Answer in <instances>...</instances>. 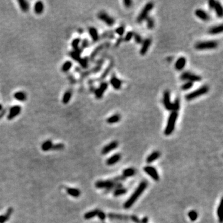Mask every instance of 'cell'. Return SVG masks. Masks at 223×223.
<instances>
[{"label":"cell","instance_id":"cell-1","mask_svg":"<svg viewBox=\"0 0 223 223\" xmlns=\"http://www.w3.org/2000/svg\"><path fill=\"white\" fill-rule=\"evenodd\" d=\"M147 181H142L140 183V184L138 186L137 189L135 190L133 193L131 195L130 198L126 201L125 203H124L123 207L125 209H128L129 208H131L133 206V204L136 202V201L137 200L138 198L141 196V195L145 190V189L147 188Z\"/></svg>","mask_w":223,"mask_h":223},{"label":"cell","instance_id":"cell-2","mask_svg":"<svg viewBox=\"0 0 223 223\" xmlns=\"http://www.w3.org/2000/svg\"><path fill=\"white\" fill-rule=\"evenodd\" d=\"M178 117V113L177 112L172 111L171 114L169 115V118H168L167 125L166 127V129L164 130V134L166 136H169L173 133L174 131L175 127H176V123L177 119Z\"/></svg>","mask_w":223,"mask_h":223},{"label":"cell","instance_id":"cell-3","mask_svg":"<svg viewBox=\"0 0 223 223\" xmlns=\"http://www.w3.org/2000/svg\"><path fill=\"white\" fill-rule=\"evenodd\" d=\"M208 91H209V87L206 86V85H205V86H203L199 88L196 90L187 94L185 95V99L188 101H192V100L199 97L202 95L206 94Z\"/></svg>","mask_w":223,"mask_h":223},{"label":"cell","instance_id":"cell-4","mask_svg":"<svg viewBox=\"0 0 223 223\" xmlns=\"http://www.w3.org/2000/svg\"><path fill=\"white\" fill-rule=\"evenodd\" d=\"M218 43L215 40H208V41H202L196 43L195 48L198 50H211L218 47Z\"/></svg>","mask_w":223,"mask_h":223},{"label":"cell","instance_id":"cell-5","mask_svg":"<svg viewBox=\"0 0 223 223\" xmlns=\"http://www.w3.org/2000/svg\"><path fill=\"white\" fill-rule=\"evenodd\" d=\"M154 8V4L152 2H149L146 4L145 6L143 8L141 13L139 14L138 16L137 19V22L138 23H141L144 20L146 19L147 17H148V14H150L153 8Z\"/></svg>","mask_w":223,"mask_h":223},{"label":"cell","instance_id":"cell-6","mask_svg":"<svg viewBox=\"0 0 223 223\" xmlns=\"http://www.w3.org/2000/svg\"><path fill=\"white\" fill-rule=\"evenodd\" d=\"M180 79L182 81H187L190 82H199L202 81V78L198 75L192 73L190 72H184L181 75Z\"/></svg>","mask_w":223,"mask_h":223},{"label":"cell","instance_id":"cell-7","mask_svg":"<svg viewBox=\"0 0 223 223\" xmlns=\"http://www.w3.org/2000/svg\"><path fill=\"white\" fill-rule=\"evenodd\" d=\"M97 17L99 20L105 23L107 26L111 27L115 24V19L112 17L110 16L109 15L104 11H101L97 15Z\"/></svg>","mask_w":223,"mask_h":223},{"label":"cell","instance_id":"cell-8","mask_svg":"<svg viewBox=\"0 0 223 223\" xmlns=\"http://www.w3.org/2000/svg\"><path fill=\"white\" fill-rule=\"evenodd\" d=\"M110 45V43L107 42L102 43V44L99 45V46H97V47L95 48L94 50L92 52V53H91V54L90 55V58H89V59H90V60H91V61L94 60L95 57H96V56H97L98 55H99V53L104 50V49L107 48L109 47Z\"/></svg>","mask_w":223,"mask_h":223},{"label":"cell","instance_id":"cell-9","mask_svg":"<svg viewBox=\"0 0 223 223\" xmlns=\"http://www.w3.org/2000/svg\"><path fill=\"white\" fill-rule=\"evenodd\" d=\"M108 86V84L107 82L103 81L101 83L99 88H97V89H95L94 91V94L95 97L97 99H100L103 97L104 94L105 93V91H107Z\"/></svg>","mask_w":223,"mask_h":223},{"label":"cell","instance_id":"cell-10","mask_svg":"<svg viewBox=\"0 0 223 223\" xmlns=\"http://www.w3.org/2000/svg\"><path fill=\"white\" fill-rule=\"evenodd\" d=\"M143 170L147 174H148L153 180L155 181H159L160 177L156 168L153 166H147L143 168Z\"/></svg>","mask_w":223,"mask_h":223},{"label":"cell","instance_id":"cell-11","mask_svg":"<svg viewBox=\"0 0 223 223\" xmlns=\"http://www.w3.org/2000/svg\"><path fill=\"white\" fill-rule=\"evenodd\" d=\"M163 104L167 110H173V104L170 101V94L169 91H165L164 92Z\"/></svg>","mask_w":223,"mask_h":223},{"label":"cell","instance_id":"cell-12","mask_svg":"<svg viewBox=\"0 0 223 223\" xmlns=\"http://www.w3.org/2000/svg\"><path fill=\"white\" fill-rule=\"evenodd\" d=\"M22 108L19 105H14L10 108L8 116H7V118L9 120H13V118L16 117L19 114L21 113Z\"/></svg>","mask_w":223,"mask_h":223},{"label":"cell","instance_id":"cell-13","mask_svg":"<svg viewBox=\"0 0 223 223\" xmlns=\"http://www.w3.org/2000/svg\"><path fill=\"white\" fill-rule=\"evenodd\" d=\"M114 183H116L113 181L112 179L106 180H99L95 183V186L97 189H106L111 187Z\"/></svg>","mask_w":223,"mask_h":223},{"label":"cell","instance_id":"cell-14","mask_svg":"<svg viewBox=\"0 0 223 223\" xmlns=\"http://www.w3.org/2000/svg\"><path fill=\"white\" fill-rule=\"evenodd\" d=\"M111 86L115 90H119L120 88H121V85H122V82L120 79H118V78L116 76L115 74H113L112 75L110 80Z\"/></svg>","mask_w":223,"mask_h":223},{"label":"cell","instance_id":"cell-15","mask_svg":"<svg viewBox=\"0 0 223 223\" xmlns=\"http://www.w3.org/2000/svg\"><path fill=\"white\" fill-rule=\"evenodd\" d=\"M118 143L117 141H112L111 143H110L109 144H107V145L104 146L103 149L102 150L101 153H102V154L103 155L108 154V153H110V152L112 151V150H115V149L117 148V147H118Z\"/></svg>","mask_w":223,"mask_h":223},{"label":"cell","instance_id":"cell-16","mask_svg":"<svg viewBox=\"0 0 223 223\" xmlns=\"http://www.w3.org/2000/svg\"><path fill=\"white\" fill-rule=\"evenodd\" d=\"M151 44V39L150 38L146 39L142 43V46L140 50V53L141 55H144L150 48Z\"/></svg>","mask_w":223,"mask_h":223},{"label":"cell","instance_id":"cell-17","mask_svg":"<svg viewBox=\"0 0 223 223\" xmlns=\"http://www.w3.org/2000/svg\"><path fill=\"white\" fill-rule=\"evenodd\" d=\"M195 15L196 16V17H198V18L202 19L203 21H208L210 19V16H209V14L207 13L206 11H205L204 10L201 9H198L195 11Z\"/></svg>","mask_w":223,"mask_h":223},{"label":"cell","instance_id":"cell-18","mask_svg":"<svg viewBox=\"0 0 223 223\" xmlns=\"http://www.w3.org/2000/svg\"><path fill=\"white\" fill-rule=\"evenodd\" d=\"M88 33L91 36L93 42H97L99 40V35L96 28L94 27H88Z\"/></svg>","mask_w":223,"mask_h":223},{"label":"cell","instance_id":"cell-19","mask_svg":"<svg viewBox=\"0 0 223 223\" xmlns=\"http://www.w3.org/2000/svg\"><path fill=\"white\" fill-rule=\"evenodd\" d=\"M187 63L186 58L183 56L178 58L175 63V68L177 71H182L185 67Z\"/></svg>","mask_w":223,"mask_h":223},{"label":"cell","instance_id":"cell-20","mask_svg":"<svg viewBox=\"0 0 223 223\" xmlns=\"http://www.w3.org/2000/svg\"><path fill=\"white\" fill-rule=\"evenodd\" d=\"M108 218L110 219H117V220H128L130 219V216L127 215H123L121 214H117L110 213L107 215Z\"/></svg>","mask_w":223,"mask_h":223},{"label":"cell","instance_id":"cell-21","mask_svg":"<svg viewBox=\"0 0 223 223\" xmlns=\"http://www.w3.org/2000/svg\"><path fill=\"white\" fill-rule=\"evenodd\" d=\"M121 154L117 153V154L113 155L110 157H109L107 160H106V164L108 166H112V165L115 164L117 162H118L121 159Z\"/></svg>","mask_w":223,"mask_h":223},{"label":"cell","instance_id":"cell-22","mask_svg":"<svg viewBox=\"0 0 223 223\" xmlns=\"http://www.w3.org/2000/svg\"><path fill=\"white\" fill-rule=\"evenodd\" d=\"M223 30V26L222 24H220L219 26H213V27H211L208 30V33L211 35H216L222 33Z\"/></svg>","mask_w":223,"mask_h":223},{"label":"cell","instance_id":"cell-23","mask_svg":"<svg viewBox=\"0 0 223 223\" xmlns=\"http://www.w3.org/2000/svg\"><path fill=\"white\" fill-rule=\"evenodd\" d=\"M160 156V152L157 151H155L153 152V153H152L151 154L147 157V159H146V162H147V163L148 164L153 163V162L157 160Z\"/></svg>","mask_w":223,"mask_h":223},{"label":"cell","instance_id":"cell-24","mask_svg":"<svg viewBox=\"0 0 223 223\" xmlns=\"http://www.w3.org/2000/svg\"><path fill=\"white\" fill-rule=\"evenodd\" d=\"M113 66H114V64H113L112 62H111V63H110L106 67V68L104 69V72L102 73V75H101V76H100L99 81H102L104 80V79H105V78H107V76H108V75H109L110 72L111 71L112 69Z\"/></svg>","mask_w":223,"mask_h":223},{"label":"cell","instance_id":"cell-25","mask_svg":"<svg viewBox=\"0 0 223 223\" xmlns=\"http://www.w3.org/2000/svg\"><path fill=\"white\" fill-rule=\"evenodd\" d=\"M72 95H73V91L71 89H69L65 92L62 98V102L64 104H68L71 99Z\"/></svg>","mask_w":223,"mask_h":223},{"label":"cell","instance_id":"cell-26","mask_svg":"<svg viewBox=\"0 0 223 223\" xmlns=\"http://www.w3.org/2000/svg\"><path fill=\"white\" fill-rule=\"evenodd\" d=\"M14 98L16 99L18 101H25L27 99V95L25 92H22V91H18V92H15L14 94Z\"/></svg>","mask_w":223,"mask_h":223},{"label":"cell","instance_id":"cell-27","mask_svg":"<svg viewBox=\"0 0 223 223\" xmlns=\"http://www.w3.org/2000/svg\"><path fill=\"white\" fill-rule=\"evenodd\" d=\"M44 9V5L42 1H37L34 5V11L36 14H40L43 13Z\"/></svg>","mask_w":223,"mask_h":223},{"label":"cell","instance_id":"cell-28","mask_svg":"<svg viewBox=\"0 0 223 223\" xmlns=\"http://www.w3.org/2000/svg\"><path fill=\"white\" fill-rule=\"evenodd\" d=\"M66 192L69 195L75 198L79 197L81 195L80 190L77 189H75V188H67Z\"/></svg>","mask_w":223,"mask_h":223},{"label":"cell","instance_id":"cell-29","mask_svg":"<svg viewBox=\"0 0 223 223\" xmlns=\"http://www.w3.org/2000/svg\"><path fill=\"white\" fill-rule=\"evenodd\" d=\"M120 119H121V116H120L119 114H114V115H112L111 117H108L107 119V122L108 124L116 123L120 121Z\"/></svg>","mask_w":223,"mask_h":223},{"label":"cell","instance_id":"cell-30","mask_svg":"<svg viewBox=\"0 0 223 223\" xmlns=\"http://www.w3.org/2000/svg\"><path fill=\"white\" fill-rule=\"evenodd\" d=\"M215 10L216 16L218 17H222L223 15V9L219 1H216L215 6Z\"/></svg>","mask_w":223,"mask_h":223},{"label":"cell","instance_id":"cell-31","mask_svg":"<svg viewBox=\"0 0 223 223\" xmlns=\"http://www.w3.org/2000/svg\"><path fill=\"white\" fill-rule=\"evenodd\" d=\"M18 3L21 10L24 13H27L29 9V4L25 0H19Z\"/></svg>","mask_w":223,"mask_h":223},{"label":"cell","instance_id":"cell-32","mask_svg":"<svg viewBox=\"0 0 223 223\" xmlns=\"http://www.w3.org/2000/svg\"><path fill=\"white\" fill-rule=\"evenodd\" d=\"M136 174V170L133 168H127V169H125L123 171L122 176L124 177H132L134 176Z\"/></svg>","mask_w":223,"mask_h":223},{"label":"cell","instance_id":"cell-33","mask_svg":"<svg viewBox=\"0 0 223 223\" xmlns=\"http://www.w3.org/2000/svg\"><path fill=\"white\" fill-rule=\"evenodd\" d=\"M121 187H123V185L121 183H114V184H113L111 187H110L109 188H108V189H104V193L105 194L111 192H114L115 190L117 189H119V188H121Z\"/></svg>","mask_w":223,"mask_h":223},{"label":"cell","instance_id":"cell-34","mask_svg":"<svg viewBox=\"0 0 223 223\" xmlns=\"http://www.w3.org/2000/svg\"><path fill=\"white\" fill-rule=\"evenodd\" d=\"M99 211V209H94V210H92V211H88V212H87L84 215V218L86 219H92V218H94V217L97 216Z\"/></svg>","mask_w":223,"mask_h":223},{"label":"cell","instance_id":"cell-35","mask_svg":"<svg viewBox=\"0 0 223 223\" xmlns=\"http://www.w3.org/2000/svg\"><path fill=\"white\" fill-rule=\"evenodd\" d=\"M72 66H73V63L70 61H67L63 63V65H62L61 67V71L63 73H67L68 71H69L70 70V69L71 68Z\"/></svg>","mask_w":223,"mask_h":223},{"label":"cell","instance_id":"cell-36","mask_svg":"<svg viewBox=\"0 0 223 223\" xmlns=\"http://www.w3.org/2000/svg\"><path fill=\"white\" fill-rule=\"evenodd\" d=\"M52 146H53V143L51 140H47V141H45L42 145V150L43 151H47L51 150Z\"/></svg>","mask_w":223,"mask_h":223},{"label":"cell","instance_id":"cell-37","mask_svg":"<svg viewBox=\"0 0 223 223\" xmlns=\"http://www.w3.org/2000/svg\"><path fill=\"white\" fill-rule=\"evenodd\" d=\"M127 189L125 188L121 187L119 189H117L115 190L113 192V195L115 196H119L121 195H125V194L127 193Z\"/></svg>","mask_w":223,"mask_h":223},{"label":"cell","instance_id":"cell-38","mask_svg":"<svg viewBox=\"0 0 223 223\" xmlns=\"http://www.w3.org/2000/svg\"><path fill=\"white\" fill-rule=\"evenodd\" d=\"M69 55L71 56V58L73 60L78 62V63H79L81 58V57L80 56V55H79V53H78L77 52L74 51V50H73V51H70L69 52Z\"/></svg>","mask_w":223,"mask_h":223},{"label":"cell","instance_id":"cell-39","mask_svg":"<svg viewBox=\"0 0 223 223\" xmlns=\"http://www.w3.org/2000/svg\"><path fill=\"white\" fill-rule=\"evenodd\" d=\"M79 63L80 64V66H81L82 68H88V66H89V59L87 57L82 58H81L80 61H79Z\"/></svg>","mask_w":223,"mask_h":223},{"label":"cell","instance_id":"cell-40","mask_svg":"<svg viewBox=\"0 0 223 223\" xmlns=\"http://www.w3.org/2000/svg\"><path fill=\"white\" fill-rule=\"evenodd\" d=\"M222 199H221V202H220L219 206H218V210H217V215H218V218H219V221L220 223L222 222Z\"/></svg>","mask_w":223,"mask_h":223},{"label":"cell","instance_id":"cell-41","mask_svg":"<svg viewBox=\"0 0 223 223\" xmlns=\"http://www.w3.org/2000/svg\"><path fill=\"white\" fill-rule=\"evenodd\" d=\"M147 27L149 29H153L154 27V20L151 17H147L146 19Z\"/></svg>","mask_w":223,"mask_h":223},{"label":"cell","instance_id":"cell-42","mask_svg":"<svg viewBox=\"0 0 223 223\" xmlns=\"http://www.w3.org/2000/svg\"><path fill=\"white\" fill-rule=\"evenodd\" d=\"M188 216H189L190 219L192 221H195L198 218V213L195 210H192L189 211V213H188Z\"/></svg>","mask_w":223,"mask_h":223},{"label":"cell","instance_id":"cell-43","mask_svg":"<svg viewBox=\"0 0 223 223\" xmlns=\"http://www.w3.org/2000/svg\"><path fill=\"white\" fill-rule=\"evenodd\" d=\"M193 86V82L190 81H187L182 85V87H181V89H182L183 91H187L189 90V89H191Z\"/></svg>","mask_w":223,"mask_h":223},{"label":"cell","instance_id":"cell-44","mask_svg":"<svg viewBox=\"0 0 223 223\" xmlns=\"http://www.w3.org/2000/svg\"><path fill=\"white\" fill-rule=\"evenodd\" d=\"M101 37L103 39L109 38L110 39H112L115 38V35H114V34L113 33L112 31H108L103 33L102 34V35H101Z\"/></svg>","mask_w":223,"mask_h":223},{"label":"cell","instance_id":"cell-45","mask_svg":"<svg viewBox=\"0 0 223 223\" xmlns=\"http://www.w3.org/2000/svg\"><path fill=\"white\" fill-rule=\"evenodd\" d=\"M81 42V39L80 38H76L72 41L71 46L74 49V50H76L79 48V45Z\"/></svg>","mask_w":223,"mask_h":223},{"label":"cell","instance_id":"cell-46","mask_svg":"<svg viewBox=\"0 0 223 223\" xmlns=\"http://www.w3.org/2000/svg\"><path fill=\"white\" fill-rule=\"evenodd\" d=\"M65 147V145L63 143H57V144H53L52 147V150L54 151H60L63 150Z\"/></svg>","mask_w":223,"mask_h":223},{"label":"cell","instance_id":"cell-47","mask_svg":"<svg viewBox=\"0 0 223 223\" xmlns=\"http://www.w3.org/2000/svg\"><path fill=\"white\" fill-rule=\"evenodd\" d=\"M125 27L123 26H120V27H117V29H116L115 32V33L117 34H118V35L120 36V37H121L122 35H123L124 33H125Z\"/></svg>","mask_w":223,"mask_h":223},{"label":"cell","instance_id":"cell-48","mask_svg":"<svg viewBox=\"0 0 223 223\" xmlns=\"http://www.w3.org/2000/svg\"><path fill=\"white\" fill-rule=\"evenodd\" d=\"M173 104V111L177 112L180 108V100L176 99L174 102Z\"/></svg>","mask_w":223,"mask_h":223},{"label":"cell","instance_id":"cell-49","mask_svg":"<svg viewBox=\"0 0 223 223\" xmlns=\"http://www.w3.org/2000/svg\"><path fill=\"white\" fill-rule=\"evenodd\" d=\"M133 35H134V32L132 31H130L128 32L127 33V34L125 35V36L123 40L125 42H129L131 40V39L133 37Z\"/></svg>","mask_w":223,"mask_h":223},{"label":"cell","instance_id":"cell-50","mask_svg":"<svg viewBox=\"0 0 223 223\" xmlns=\"http://www.w3.org/2000/svg\"><path fill=\"white\" fill-rule=\"evenodd\" d=\"M115 183H121V182H123L126 180V178L124 177L123 176H118L115 177L112 179Z\"/></svg>","mask_w":223,"mask_h":223},{"label":"cell","instance_id":"cell-51","mask_svg":"<svg viewBox=\"0 0 223 223\" xmlns=\"http://www.w3.org/2000/svg\"><path fill=\"white\" fill-rule=\"evenodd\" d=\"M133 37H134V41L136 42V43H138V44L143 43V38H142V37L141 35H140V34H137V33H134V35H133Z\"/></svg>","mask_w":223,"mask_h":223},{"label":"cell","instance_id":"cell-52","mask_svg":"<svg viewBox=\"0 0 223 223\" xmlns=\"http://www.w3.org/2000/svg\"><path fill=\"white\" fill-rule=\"evenodd\" d=\"M98 217H99V218L100 219H101V221H102V222H104V221H105V218H106V215H105V213L104 212H103L102 211L99 210V213H98Z\"/></svg>","mask_w":223,"mask_h":223},{"label":"cell","instance_id":"cell-53","mask_svg":"<svg viewBox=\"0 0 223 223\" xmlns=\"http://www.w3.org/2000/svg\"><path fill=\"white\" fill-rule=\"evenodd\" d=\"M89 40H88L87 39H83V40H82V43H81V46H82L81 48H82V49L86 48L87 47H89Z\"/></svg>","mask_w":223,"mask_h":223},{"label":"cell","instance_id":"cell-54","mask_svg":"<svg viewBox=\"0 0 223 223\" xmlns=\"http://www.w3.org/2000/svg\"><path fill=\"white\" fill-rule=\"evenodd\" d=\"M13 211V208H9L6 211V214H5V215H4V216H5V217H6V219H8V220L9 219V218H10V217H11V215H12Z\"/></svg>","mask_w":223,"mask_h":223},{"label":"cell","instance_id":"cell-55","mask_svg":"<svg viewBox=\"0 0 223 223\" xmlns=\"http://www.w3.org/2000/svg\"><path fill=\"white\" fill-rule=\"evenodd\" d=\"M123 4L126 8H129L130 7H131V6L133 4V2L131 1H130V0H125V1H123Z\"/></svg>","mask_w":223,"mask_h":223},{"label":"cell","instance_id":"cell-56","mask_svg":"<svg viewBox=\"0 0 223 223\" xmlns=\"http://www.w3.org/2000/svg\"><path fill=\"white\" fill-rule=\"evenodd\" d=\"M216 3V1H215V0H210V1H209L208 4H209V8L211 9H215Z\"/></svg>","mask_w":223,"mask_h":223},{"label":"cell","instance_id":"cell-57","mask_svg":"<svg viewBox=\"0 0 223 223\" xmlns=\"http://www.w3.org/2000/svg\"><path fill=\"white\" fill-rule=\"evenodd\" d=\"M8 221L5 216L4 215H0V223H4Z\"/></svg>","mask_w":223,"mask_h":223},{"label":"cell","instance_id":"cell-58","mask_svg":"<svg viewBox=\"0 0 223 223\" xmlns=\"http://www.w3.org/2000/svg\"><path fill=\"white\" fill-rule=\"evenodd\" d=\"M122 41H123V39L122 37H120V38H118V39H117V41H116L115 45V47H118V46L120 44V43H121V42Z\"/></svg>","mask_w":223,"mask_h":223},{"label":"cell","instance_id":"cell-59","mask_svg":"<svg viewBox=\"0 0 223 223\" xmlns=\"http://www.w3.org/2000/svg\"><path fill=\"white\" fill-rule=\"evenodd\" d=\"M6 110H3L2 111L0 112V120L4 117V115L6 114Z\"/></svg>","mask_w":223,"mask_h":223},{"label":"cell","instance_id":"cell-60","mask_svg":"<svg viewBox=\"0 0 223 223\" xmlns=\"http://www.w3.org/2000/svg\"><path fill=\"white\" fill-rule=\"evenodd\" d=\"M140 221H141V223H147L149 221V219L147 217H144V218H143L141 220H140Z\"/></svg>","mask_w":223,"mask_h":223},{"label":"cell","instance_id":"cell-61","mask_svg":"<svg viewBox=\"0 0 223 223\" xmlns=\"http://www.w3.org/2000/svg\"><path fill=\"white\" fill-rule=\"evenodd\" d=\"M172 60H173V57H172V56H169L167 58V61H172Z\"/></svg>","mask_w":223,"mask_h":223},{"label":"cell","instance_id":"cell-62","mask_svg":"<svg viewBox=\"0 0 223 223\" xmlns=\"http://www.w3.org/2000/svg\"><path fill=\"white\" fill-rule=\"evenodd\" d=\"M3 110V105L0 104V112L2 111Z\"/></svg>","mask_w":223,"mask_h":223},{"label":"cell","instance_id":"cell-63","mask_svg":"<svg viewBox=\"0 0 223 223\" xmlns=\"http://www.w3.org/2000/svg\"><path fill=\"white\" fill-rule=\"evenodd\" d=\"M102 223H105V222H102Z\"/></svg>","mask_w":223,"mask_h":223}]
</instances>
